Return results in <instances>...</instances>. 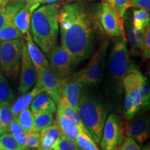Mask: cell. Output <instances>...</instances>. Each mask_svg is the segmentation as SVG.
Instances as JSON below:
<instances>
[{"mask_svg": "<svg viewBox=\"0 0 150 150\" xmlns=\"http://www.w3.org/2000/svg\"><path fill=\"white\" fill-rule=\"evenodd\" d=\"M61 45L78 64L89 57L93 48L95 20L85 4L75 2L59 9Z\"/></svg>", "mask_w": 150, "mask_h": 150, "instance_id": "cell-1", "label": "cell"}, {"mask_svg": "<svg viewBox=\"0 0 150 150\" xmlns=\"http://www.w3.org/2000/svg\"><path fill=\"white\" fill-rule=\"evenodd\" d=\"M59 9L60 5L57 3L43 4L35 9L31 15V37L37 46L47 54L57 45Z\"/></svg>", "mask_w": 150, "mask_h": 150, "instance_id": "cell-2", "label": "cell"}, {"mask_svg": "<svg viewBox=\"0 0 150 150\" xmlns=\"http://www.w3.org/2000/svg\"><path fill=\"white\" fill-rule=\"evenodd\" d=\"M77 112L92 138L96 143H99L107 117L104 106L97 99L83 94L79 99Z\"/></svg>", "mask_w": 150, "mask_h": 150, "instance_id": "cell-3", "label": "cell"}, {"mask_svg": "<svg viewBox=\"0 0 150 150\" xmlns=\"http://www.w3.org/2000/svg\"><path fill=\"white\" fill-rule=\"evenodd\" d=\"M108 63L110 76L114 82L117 83L121 91L124 77L129 71L136 67V65L131 62L126 37L114 38Z\"/></svg>", "mask_w": 150, "mask_h": 150, "instance_id": "cell-4", "label": "cell"}, {"mask_svg": "<svg viewBox=\"0 0 150 150\" xmlns=\"http://www.w3.org/2000/svg\"><path fill=\"white\" fill-rule=\"evenodd\" d=\"M23 40H0V65L5 76L16 78L21 65Z\"/></svg>", "mask_w": 150, "mask_h": 150, "instance_id": "cell-5", "label": "cell"}, {"mask_svg": "<svg viewBox=\"0 0 150 150\" xmlns=\"http://www.w3.org/2000/svg\"><path fill=\"white\" fill-rule=\"evenodd\" d=\"M108 47V41H103L98 50L93 54L87 66L76 73L84 86H95L102 82Z\"/></svg>", "mask_w": 150, "mask_h": 150, "instance_id": "cell-6", "label": "cell"}, {"mask_svg": "<svg viewBox=\"0 0 150 150\" xmlns=\"http://www.w3.org/2000/svg\"><path fill=\"white\" fill-rule=\"evenodd\" d=\"M97 18L102 29L109 37H126L124 28V18H121L104 1L98 5Z\"/></svg>", "mask_w": 150, "mask_h": 150, "instance_id": "cell-7", "label": "cell"}, {"mask_svg": "<svg viewBox=\"0 0 150 150\" xmlns=\"http://www.w3.org/2000/svg\"><path fill=\"white\" fill-rule=\"evenodd\" d=\"M63 80V79L60 77L49 65L37 72L35 86L51 97L56 104H58L61 98Z\"/></svg>", "mask_w": 150, "mask_h": 150, "instance_id": "cell-8", "label": "cell"}, {"mask_svg": "<svg viewBox=\"0 0 150 150\" xmlns=\"http://www.w3.org/2000/svg\"><path fill=\"white\" fill-rule=\"evenodd\" d=\"M50 67L60 77L65 79L72 73L76 63L71 54L62 45H56L48 54Z\"/></svg>", "mask_w": 150, "mask_h": 150, "instance_id": "cell-9", "label": "cell"}, {"mask_svg": "<svg viewBox=\"0 0 150 150\" xmlns=\"http://www.w3.org/2000/svg\"><path fill=\"white\" fill-rule=\"evenodd\" d=\"M37 71L27 53L25 42L23 40L22 48L20 76L18 86V92L23 94L29 92L36 83Z\"/></svg>", "mask_w": 150, "mask_h": 150, "instance_id": "cell-10", "label": "cell"}, {"mask_svg": "<svg viewBox=\"0 0 150 150\" xmlns=\"http://www.w3.org/2000/svg\"><path fill=\"white\" fill-rule=\"evenodd\" d=\"M121 136L120 119L115 114H110L106 119L100 140L103 150H114L119 143Z\"/></svg>", "mask_w": 150, "mask_h": 150, "instance_id": "cell-11", "label": "cell"}, {"mask_svg": "<svg viewBox=\"0 0 150 150\" xmlns=\"http://www.w3.org/2000/svg\"><path fill=\"white\" fill-rule=\"evenodd\" d=\"M125 125V133L127 137L133 138L140 144H143L147 141L149 136V118L146 115L129 119Z\"/></svg>", "mask_w": 150, "mask_h": 150, "instance_id": "cell-12", "label": "cell"}, {"mask_svg": "<svg viewBox=\"0 0 150 150\" xmlns=\"http://www.w3.org/2000/svg\"><path fill=\"white\" fill-rule=\"evenodd\" d=\"M84 84L76 74L63 79L61 88V97H63L72 107L77 110Z\"/></svg>", "mask_w": 150, "mask_h": 150, "instance_id": "cell-13", "label": "cell"}, {"mask_svg": "<svg viewBox=\"0 0 150 150\" xmlns=\"http://www.w3.org/2000/svg\"><path fill=\"white\" fill-rule=\"evenodd\" d=\"M124 28L127 40L129 41L131 53L136 56L142 55V42L144 31L135 29L132 24V16L130 11L124 15Z\"/></svg>", "mask_w": 150, "mask_h": 150, "instance_id": "cell-14", "label": "cell"}, {"mask_svg": "<svg viewBox=\"0 0 150 150\" xmlns=\"http://www.w3.org/2000/svg\"><path fill=\"white\" fill-rule=\"evenodd\" d=\"M38 3H25L18 11L13 18V24L18 29L25 35L28 32H29L30 22H31V15L35 9L40 6Z\"/></svg>", "mask_w": 150, "mask_h": 150, "instance_id": "cell-15", "label": "cell"}, {"mask_svg": "<svg viewBox=\"0 0 150 150\" xmlns=\"http://www.w3.org/2000/svg\"><path fill=\"white\" fill-rule=\"evenodd\" d=\"M25 39V45L27 48V53L29 56L32 61L33 65H34L35 70L37 72L42 70L45 67L49 66V61L46 59L45 56L40 51V49L33 42L32 37L30 32H28L27 34L24 35Z\"/></svg>", "mask_w": 150, "mask_h": 150, "instance_id": "cell-16", "label": "cell"}, {"mask_svg": "<svg viewBox=\"0 0 150 150\" xmlns=\"http://www.w3.org/2000/svg\"><path fill=\"white\" fill-rule=\"evenodd\" d=\"M40 143L38 150H53L62 136L55 121L40 132Z\"/></svg>", "mask_w": 150, "mask_h": 150, "instance_id": "cell-17", "label": "cell"}, {"mask_svg": "<svg viewBox=\"0 0 150 150\" xmlns=\"http://www.w3.org/2000/svg\"><path fill=\"white\" fill-rule=\"evenodd\" d=\"M57 105V111L60 112L61 114H63L65 117L68 118V119L75 125V127L77 128L79 132H84L86 133V134L90 135L88 131H87V129H86L85 126L83 125V124L82 123L81 120V118L79 117V115L77 110L74 109V108L67 102V101L65 100L63 97H61V100H60V102ZM90 136H91V135H90Z\"/></svg>", "mask_w": 150, "mask_h": 150, "instance_id": "cell-18", "label": "cell"}, {"mask_svg": "<svg viewBox=\"0 0 150 150\" xmlns=\"http://www.w3.org/2000/svg\"><path fill=\"white\" fill-rule=\"evenodd\" d=\"M32 113L36 112H56V106L52 99L44 92H42L33 99L31 105Z\"/></svg>", "mask_w": 150, "mask_h": 150, "instance_id": "cell-19", "label": "cell"}, {"mask_svg": "<svg viewBox=\"0 0 150 150\" xmlns=\"http://www.w3.org/2000/svg\"><path fill=\"white\" fill-rule=\"evenodd\" d=\"M42 92V91L40 88L35 86L33 88L30 90L27 93L23 94L22 96L18 97L15 101L13 104H11V110H12L15 117H16L17 115L22 110L29 108L31 102H32L33 99Z\"/></svg>", "mask_w": 150, "mask_h": 150, "instance_id": "cell-20", "label": "cell"}, {"mask_svg": "<svg viewBox=\"0 0 150 150\" xmlns=\"http://www.w3.org/2000/svg\"><path fill=\"white\" fill-rule=\"evenodd\" d=\"M55 122L63 136L76 141L79 131L68 118L65 117L60 112L57 111Z\"/></svg>", "mask_w": 150, "mask_h": 150, "instance_id": "cell-21", "label": "cell"}, {"mask_svg": "<svg viewBox=\"0 0 150 150\" xmlns=\"http://www.w3.org/2000/svg\"><path fill=\"white\" fill-rule=\"evenodd\" d=\"M146 79L136 67L125 75L122 81V86L125 92H131L138 88Z\"/></svg>", "mask_w": 150, "mask_h": 150, "instance_id": "cell-22", "label": "cell"}, {"mask_svg": "<svg viewBox=\"0 0 150 150\" xmlns=\"http://www.w3.org/2000/svg\"><path fill=\"white\" fill-rule=\"evenodd\" d=\"M15 94L5 75L0 71V105L12 104Z\"/></svg>", "mask_w": 150, "mask_h": 150, "instance_id": "cell-23", "label": "cell"}, {"mask_svg": "<svg viewBox=\"0 0 150 150\" xmlns=\"http://www.w3.org/2000/svg\"><path fill=\"white\" fill-rule=\"evenodd\" d=\"M149 12L137 8L133 10L132 24L135 29L145 31V28L149 24Z\"/></svg>", "mask_w": 150, "mask_h": 150, "instance_id": "cell-24", "label": "cell"}, {"mask_svg": "<svg viewBox=\"0 0 150 150\" xmlns=\"http://www.w3.org/2000/svg\"><path fill=\"white\" fill-rule=\"evenodd\" d=\"M54 114L51 112H36L33 113V131L40 133L44 129L52 125L54 122Z\"/></svg>", "mask_w": 150, "mask_h": 150, "instance_id": "cell-25", "label": "cell"}, {"mask_svg": "<svg viewBox=\"0 0 150 150\" xmlns=\"http://www.w3.org/2000/svg\"><path fill=\"white\" fill-rule=\"evenodd\" d=\"M8 132L12 135L21 150H24V143H25L26 134L15 117L9 125Z\"/></svg>", "mask_w": 150, "mask_h": 150, "instance_id": "cell-26", "label": "cell"}, {"mask_svg": "<svg viewBox=\"0 0 150 150\" xmlns=\"http://www.w3.org/2000/svg\"><path fill=\"white\" fill-rule=\"evenodd\" d=\"M16 119L26 134L32 132L33 128V115L29 108L20 112L17 115Z\"/></svg>", "mask_w": 150, "mask_h": 150, "instance_id": "cell-27", "label": "cell"}, {"mask_svg": "<svg viewBox=\"0 0 150 150\" xmlns=\"http://www.w3.org/2000/svg\"><path fill=\"white\" fill-rule=\"evenodd\" d=\"M24 36L18 29L13 23L5 24L0 29V40H11L16 39H22Z\"/></svg>", "mask_w": 150, "mask_h": 150, "instance_id": "cell-28", "label": "cell"}, {"mask_svg": "<svg viewBox=\"0 0 150 150\" xmlns=\"http://www.w3.org/2000/svg\"><path fill=\"white\" fill-rule=\"evenodd\" d=\"M15 116L11 110V104L0 105V125L4 132H8L9 125L13 120Z\"/></svg>", "mask_w": 150, "mask_h": 150, "instance_id": "cell-29", "label": "cell"}, {"mask_svg": "<svg viewBox=\"0 0 150 150\" xmlns=\"http://www.w3.org/2000/svg\"><path fill=\"white\" fill-rule=\"evenodd\" d=\"M104 1L121 18H124L126 11L133 6L131 0H104Z\"/></svg>", "mask_w": 150, "mask_h": 150, "instance_id": "cell-30", "label": "cell"}, {"mask_svg": "<svg viewBox=\"0 0 150 150\" xmlns=\"http://www.w3.org/2000/svg\"><path fill=\"white\" fill-rule=\"evenodd\" d=\"M76 142L82 150H101L91 136L84 132L79 133Z\"/></svg>", "mask_w": 150, "mask_h": 150, "instance_id": "cell-31", "label": "cell"}, {"mask_svg": "<svg viewBox=\"0 0 150 150\" xmlns=\"http://www.w3.org/2000/svg\"><path fill=\"white\" fill-rule=\"evenodd\" d=\"M131 93V107L129 111L125 115L127 119H130L133 117L139 112L142 108V97L140 95L139 89L137 88L134 90Z\"/></svg>", "mask_w": 150, "mask_h": 150, "instance_id": "cell-32", "label": "cell"}, {"mask_svg": "<svg viewBox=\"0 0 150 150\" xmlns=\"http://www.w3.org/2000/svg\"><path fill=\"white\" fill-rule=\"evenodd\" d=\"M0 150H21L10 133H4L0 136Z\"/></svg>", "mask_w": 150, "mask_h": 150, "instance_id": "cell-33", "label": "cell"}, {"mask_svg": "<svg viewBox=\"0 0 150 150\" xmlns=\"http://www.w3.org/2000/svg\"><path fill=\"white\" fill-rule=\"evenodd\" d=\"M53 150H82L76 141L62 135Z\"/></svg>", "mask_w": 150, "mask_h": 150, "instance_id": "cell-34", "label": "cell"}, {"mask_svg": "<svg viewBox=\"0 0 150 150\" xmlns=\"http://www.w3.org/2000/svg\"><path fill=\"white\" fill-rule=\"evenodd\" d=\"M40 133L34 132V131L26 134L24 150L37 149L40 143Z\"/></svg>", "mask_w": 150, "mask_h": 150, "instance_id": "cell-35", "label": "cell"}, {"mask_svg": "<svg viewBox=\"0 0 150 150\" xmlns=\"http://www.w3.org/2000/svg\"><path fill=\"white\" fill-rule=\"evenodd\" d=\"M142 56L144 60L150 57V26L149 24L144 31L143 39L142 42Z\"/></svg>", "mask_w": 150, "mask_h": 150, "instance_id": "cell-36", "label": "cell"}, {"mask_svg": "<svg viewBox=\"0 0 150 150\" xmlns=\"http://www.w3.org/2000/svg\"><path fill=\"white\" fill-rule=\"evenodd\" d=\"M138 89L142 97V107H147L150 103V89L147 79L142 82Z\"/></svg>", "mask_w": 150, "mask_h": 150, "instance_id": "cell-37", "label": "cell"}, {"mask_svg": "<svg viewBox=\"0 0 150 150\" xmlns=\"http://www.w3.org/2000/svg\"><path fill=\"white\" fill-rule=\"evenodd\" d=\"M114 150H142L141 148L133 138L127 137L120 147H116Z\"/></svg>", "mask_w": 150, "mask_h": 150, "instance_id": "cell-38", "label": "cell"}, {"mask_svg": "<svg viewBox=\"0 0 150 150\" xmlns=\"http://www.w3.org/2000/svg\"><path fill=\"white\" fill-rule=\"evenodd\" d=\"M133 6L137 8L150 11V0H131Z\"/></svg>", "mask_w": 150, "mask_h": 150, "instance_id": "cell-39", "label": "cell"}, {"mask_svg": "<svg viewBox=\"0 0 150 150\" xmlns=\"http://www.w3.org/2000/svg\"><path fill=\"white\" fill-rule=\"evenodd\" d=\"M8 0L4 1L2 3H0V29L2 28L7 23L6 14L5 11V5Z\"/></svg>", "mask_w": 150, "mask_h": 150, "instance_id": "cell-40", "label": "cell"}, {"mask_svg": "<svg viewBox=\"0 0 150 150\" xmlns=\"http://www.w3.org/2000/svg\"><path fill=\"white\" fill-rule=\"evenodd\" d=\"M125 115L129 111L131 107V92H125Z\"/></svg>", "mask_w": 150, "mask_h": 150, "instance_id": "cell-41", "label": "cell"}, {"mask_svg": "<svg viewBox=\"0 0 150 150\" xmlns=\"http://www.w3.org/2000/svg\"><path fill=\"white\" fill-rule=\"evenodd\" d=\"M63 1V0H36L35 3H38L40 5L50 4L57 3L58 1Z\"/></svg>", "mask_w": 150, "mask_h": 150, "instance_id": "cell-42", "label": "cell"}, {"mask_svg": "<svg viewBox=\"0 0 150 150\" xmlns=\"http://www.w3.org/2000/svg\"><path fill=\"white\" fill-rule=\"evenodd\" d=\"M27 3H35L36 0H25Z\"/></svg>", "mask_w": 150, "mask_h": 150, "instance_id": "cell-43", "label": "cell"}, {"mask_svg": "<svg viewBox=\"0 0 150 150\" xmlns=\"http://www.w3.org/2000/svg\"><path fill=\"white\" fill-rule=\"evenodd\" d=\"M4 133H5L4 131L3 128H2V127H1V125H0V136H1V134H3Z\"/></svg>", "mask_w": 150, "mask_h": 150, "instance_id": "cell-44", "label": "cell"}, {"mask_svg": "<svg viewBox=\"0 0 150 150\" xmlns=\"http://www.w3.org/2000/svg\"><path fill=\"white\" fill-rule=\"evenodd\" d=\"M8 1H25V0H8Z\"/></svg>", "mask_w": 150, "mask_h": 150, "instance_id": "cell-45", "label": "cell"}, {"mask_svg": "<svg viewBox=\"0 0 150 150\" xmlns=\"http://www.w3.org/2000/svg\"><path fill=\"white\" fill-rule=\"evenodd\" d=\"M7 1V0H0V3H2L4 1Z\"/></svg>", "mask_w": 150, "mask_h": 150, "instance_id": "cell-46", "label": "cell"}, {"mask_svg": "<svg viewBox=\"0 0 150 150\" xmlns=\"http://www.w3.org/2000/svg\"><path fill=\"white\" fill-rule=\"evenodd\" d=\"M68 1H70V0H68Z\"/></svg>", "mask_w": 150, "mask_h": 150, "instance_id": "cell-47", "label": "cell"}, {"mask_svg": "<svg viewBox=\"0 0 150 150\" xmlns=\"http://www.w3.org/2000/svg\"><path fill=\"white\" fill-rule=\"evenodd\" d=\"M28 150H29V149H28Z\"/></svg>", "mask_w": 150, "mask_h": 150, "instance_id": "cell-48", "label": "cell"}]
</instances>
